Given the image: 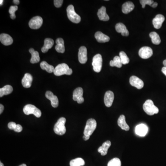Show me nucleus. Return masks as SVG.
I'll use <instances>...</instances> for the list:
<instances>
[{
    "label": "nucleus",
    "instance_id": "f3484780",
    "mask_svg": "<svg viewBox=\"0 0 166 166\" xmlns=\"http://www.w3.org/2000/svg\"><path fill=\"white\" fill-rule=\"evenodd\" d=\"M0 41L5 46L11 45L13 43V39L10 35L7 34L2 33L0 35Z\"/></svg>",
    "mask_w": 166,
    "mask_h": 166
},
{
    "label": "nucleus",
    "instance_id": "2eb2a0df",
    "mask_svg": "<svg viewBox=\"0 0 166 166\" xmlns=\"http://www.w3.org/2000/svg\"><path fill=\"white\" fill-rule=\"evenodd\" d=\"M46 98L51 101V104L54 108H57L59 105V100L57 97L54 95L53 93L50 91H47L45 94Z\"/></svg>",
    "mask_w": 166,
    "mask_h": 166
},
{
    "label": "nucleus",
    "instance_id": "ea45409f",
    "mask_svg": "<svg viewBox=\"0 0 166 166\" xmlns=\"http://www.w3.org/2000/svg\"><path fill=\"white\" fill-rule=\"evenodd\" d=\"M4 106L2 104H0V114H1L4 110Z\"/></svg>",
    "mask_w": 166,
    "mask_h": 166
},
{
    "label": "nucleus",
    "instance_id": "bb28decb",
    "mask_svg": "<svg viewBox=\"0 0 166 166\" xmlns=\"http://www.w3.org/2000/svg\"><path fill=\"white\" fill-rule=\"evenodd\" d=\"M29 52L32 55V58L30 60L31 63L34 64V63H38L40 61V57H39V55L38 51H35L33 48H31L29 49Z\"/></svg>",
    "mask_w": 166,
    "mask_h": 166
},
{
    "label": "nucleus",
    "instance_id": "5701e85b",
    "mask_svg": "<svg viewBox=\"0 0 166 166\" xmlns=\"http://www.w3.org/2000/svg\"><path fill=\"white\" fill-rule=\"evenodd\" d=\"M111 145V143L110 141H107L105 142L103 145L98 148V152L101 153L102 156H105L107 155L108 149L110 147Z\"/></svg>",
    "mask_w": 166,
    "mask_h": 166
},
{
    "label": "nucleus",
    "instance_id": "2f4dec72",
    "mask_svg": "<svg viewBox=\"0 0 166 166\" xmlns=\"http://www.w3.org/2000/svg\"><path fill=\"white\" fill-rule=\"evenodd\" d=\"M84 160L81 158H77L71 160L70 162V166H83L85 165Z\"/></svg>",
    "mask_w": 166,
    "mask_h": 166
},
{
    "label": "nucleus",
    "instance_id": "4468645a",
    "mask_svg": "<svg viewBox=\"0 0 166 166\" xmlns=\"http://www.w3.org/2000/svg\"><path fill=\"white\" fill-rule=\"evenodd\" d=\"M148 131V127L144 124H141L136 125L135 128L136 134L139 136H145L147 134Z\"/></svg>",
    "mask_w": 166,
    "mask_h": 166
},
{
    "label": "nucleus",
    "instance_id": "423d86ee",
    "mask_svg": "<svg viewBox=\"0 0 166 166\" xmlns=\"http://www.w3.org/2000/svg\"><path fill=\"white\" fill-rule=\"evenodd\" d=\"M23 112L26 115L33 114L37 118H39L42 115L41 110L37 108L36 106L32 104H27L24 107Z\"/></svg>",
    "mask_w": 166,
    "mask_h": 166
},
{
    "label": "nucleus",
    "instance_id": "a878e982",
    "mask_svg": "<svg viewBox=\"0 0 166 166\" xmlns=\"http://www.w3.org/2000/svg\"><path fill=\"white\" fill-rule=\"evenodd\" d=\"M134 5L131 1L125 2L123 4L122 7V11L125 14H128L134 10Z\"/></svg>",
    "mask_w": 166,
    "mask_h": 166
},
{
    "label": "nucleus",
    "instance_id": "cd10ccee",
    "mask_svg": "<svg viewBox=\"0 0 166 166\" xmlns=\"http://www.w3.org/2000/svg\"><path fill=\"white\" fill-rule=\"evenodd\" d=\"M13 91V88L12 86L10 85H6L0 89V97H2L5 95L11 94Z\"/></svg>",
    "mask_w": 166,
    "mask_h": 166
},
{
    "label": "nucleus",
    "instance_id": "a19ab883",
    "mask_svg": "<svg viewBox=\"0 0 166 166\" xmlns=\"http://www.w3.org/2000/svg\"><path fill=\"white\" fill-rule=\"evenodd\" d=\"M162 72H163V74H164L166 76V67L164 66V67H162Z\"/></svg>",
    "mask_w": 166,
    "mask_h": 166
},
{
    "label": "nucleus",
    "instance_id": "dca6fc26",
    "mask_svg": "<svg viewBox=\"0 0 166 166\" xmlns=\"http://www.w3.org/2000/svg\"><path fill=\"white\" fill-rule=\"evenodd\" d=\"M164 21H165V17L163 15L157 14L152 21L154 27L156 29H160L162 26V23Z\"/></svg>",
    "mask_w": 166,
    "mask_h": 166
},
{
    "label": "nucleus",
    "instance_id": "393cba45",
    "mask_svg": "<svg viewBox=\"0 0 166 166\" xmlns=\"http://www.w3.org/2000/svg\"><path fill=\"white\" fill-rule=\"evenodd\" d=\"M118 125L121 129L124 130L128 131L129 130V126L126 123L125 121V116L121 115L118 120Z\"/></svg>",
    "mask_w": 166,
    "mask_h": 166
},
{
    "label": "nucleus",
    "instance_id": "9b49d317",
    "mask_svg": "<svg viewBox=\"0 0 166 166\" xmlns=\"http://www.w3.org/2000/svg\"><path fill=\"white\" fill-rule=\"evenodd\" d=\"M130 83L131 86L136 88L138 89H141L144 86V82L138 77L133 76L130 78Z\"/></svg>",
    "mask_w": 166,
    "mask_h": 166
},
{
    "label": "nucleus",
    "instance_id": "c03bdc74",
    "mask_svg": "<svg viewBox=\"0 0 166 166\" xmlns=\"http://www.w3.org/2000/svg\"><path fill=\"white\" fill-rule=\"evenodd\" d=\"M13 3L14 4H16V5H18L19 4V0H13Z\"/></svg>",
    "mask_w": 166,
    "mask_h": 166
},
{
    "label": "nucleus",
    "instance_id": "aec40b11",
    "mask_svg": "<svg viewBox=\"0 0 166 166\" xmlns=\"http://www.w3.org/2000/svg\"><path fill=\"white\" fill-rule=\"evenodd\" d=\"M97 15L100 21H107L109 19V16L106 13V8L105 7H102L98 10Z\"/></svg>",
    "mask_w": 166,
    "mask_h": 166
},
{
    "label": "nucleus",
    "instance_id": "e433bc0d",
    "mask_svg": "<svg viewBox=\"0 0 166 166\" xmlns=\"http://www.w3.org/2000/svg\"><path fill=\"white\" fill-rule=\"evenodd\" d=\"M63 0H55L54 1L55 7H60L63 4Z\"/></svg>",
    "mask_w": 166,
    "mask_h": 166
},
{
    "label": "nucleus",
    "instance_id": "f257e3e1",
    "mask_svg": "<svg viewBox=\"0 0 166 166\" xmlns=\"http://www.w3.org/2000/svg\"><path fill=\"white\" fill-rule=\"evenodd\" d=\"M54 74L57 76H60L65 75H70L72 74V70L66 64L62 63L55 67Z\"/></svg>",
    "mask_w": 166,
    "mask_h": 166
},
{
    "label": "nucleus",
    "instance_id": "c9c22d12",
    "mask_svg": "<svg viewBox=\"0 0 166 166\" xmlns=\"http://www.w3.org/2000/svg\"><path fill=\"white\" fill-rule=\"evenodd\" d=\"M140 2L142 5V8H144L146 5H149L151 6L154 3V1L152 0H140Z\"/></svg>",
    "mask_w": 166,
    "mask_h": 166
},
{
    "label": "nucleus",
    "instance_id": "b1692460",
    "mask_svg": "<svg viewBox=\"0 0 166 166\" xmlns=\"http://www.w3.org/2000/svg\"><path fill=\"white\" fill-rule=\"evenodd\" d=\"M56 45L55 46V50L57 52L64 53L65 51L64 46V41L61 38H58L56 40Z\"/></svg>",
    "mask_w": 166,
    "mask_h": 166
},
{
    "label": "nucleus",
    "instance_id": "f8f14e48",
    "mask_svg": "<svg viewBox=\"0 0 166 166\" xmlns=\"http://www.w3.org/2000/svg\"><path fill=\"white\" fill-rule=\"evenodd\" d=\"M78 57L79 61L81 64H85L87 61V50L85 46H81L79 49Z\"/></svg>",
    "mask_w": 166,
    "mask_h": 166
},
{
    "label": "nucleus",
    "instance_id": "c85d7f7f",
    "mask_svg": "<svg viewBox=\"0 0 166 166\" xmlns=\"http://www.w3.org/2000/svg\"><path fill=\"white\" fill-rule=\"evenodd\" d=\"M40 67L43 70H46L49 73H52L54 71V67L53 66L49 64L46 61H43L40 63Z\"/></svg>",
    "mask_w": 166,
    "mask_h": 166
},
{
    "label": "nucleus",
    "instance_id": "de8ad7c7",
    "mask_svg": "<svg viewBox=\"0 0 166 166\" xmlns=\"http://www.w3.org/2000/svg\"><path fill=\"white\" fill-rule=\"evenodd\" d=\"M0 166H4L3 163L1 162H0Z\"/></svg>",
    "mask_w": 166,
    "mask_h": 166
},
{
    "label": "nucleus",
    "instance_id": "39448f33",
    "mask_svg": "<svg viewBox=\"0 0 166 166\" xmlns=\"http://www.w3.org/2000/svg\"><path fill=\"white\" fill-rule=\"evenodd\" d=\"M97 122L93 119H90L87 121L84 130V135L91 136L97 128Z\"/></svg>",
    "mask_w": 166,
    "mask_h": 166
},
{
    "label": "nucleus",
    "instance_id": "7ed1b4c3",
    "mask_svg": "<svg viewBox=\"0 0 166 166\" xmlns=\"http://www.w3.org/2000/svg\"><path fill=\"white\" fill-rule=\"evenodd\" d=\"M66 121V119L64 117H61L58 120L54 128V131L56 134L63 135L65 134L66 131V129L65 125Z\"/></svg>",
    "mask_w": 166,
    "mask_h": 166
},
{
    "label": "nucleus",
    "instance_id": "473e14b6",
    "mask_svg": "<svg viewBox=\"0 0 166 166\" xmlns=\"http://www.w3.org/2000/svg\"><path fill=\"white\" fill-rule=\"evenodd\" d=\"M120 57L122 65L127 64L129 62V59L126 55L125 52H124V51H121L120 53Z\"/></svg>",
    "mask_w": 166,
    "mask_h": 166
},
{
    "label": "nucleus",
    "instance_id": "1a4fd4ad",
    "mask_svg": "<svg viewBox=\"0 0 166 166\" xmlns=\"http://www.w3.org/2000/svg\"><path fill=\"white\" fill-rule=\"evenodd\" d=\"M139 54L141 58L147 59L153 55V50L150 47L145 46L139 49Z\"/></svg>",
    "mask_w": 166,
    "mask_h": 166
},
{
    "label": "nucleus",
    "instance_id": "a18cd8bd",
    "mask_svg": "<svg viewBox=\"0 0 166 166\" xmlns=\"http://www.w3.org/2000/svg\"><path fill=\"white\" fill-rule=\"evenodd\" d=\"M163 65H164V66H165V67H166V60H164V61H163Z\"/></svg>",
    "mask_w": 166,
    "mask_h": 166
},
{
    "label": "nucleus",
    "instance_id": "49530a36",
    "mask_svg": "<svg viewBox=\"0 0 166 166\" xmlns=\"http://www.w3.org/2000/svg\"><path fill=\"white\" fill-rule=\"evenodd\" d=\"M3 0H1L0 1V5L2 6V4H3Z\"/></svg>",
    "mask_w": 166,
    "mask_h": 166
},
{
    "label": "nucleus",
    "instance_id": "58836bf2",
    "mask_svg": "<svg viewBox=\"0 0 166 166\" xmlns=\"http://www.w3.org/2000/svg\"><path fill=\"white\" fill-rule=\"evenodd\" d=\"M23 128L21 125L17 124V125L15 129L14 130V131L17 133H20L22 131Z\"/></svg>",
    "mask_w": 166,
    "mask_h": 166
},
{
    "label": "nucleus",
    "instance_id": "ddd939ff",
    "mask_svg": "<svg viewBox=\"0 0 166 166\" xmlns=\"http://www.w3.org/2000/svg\"><path fill=\"white\" fill-rule=\"evenodd\" d=\"M114 100V94L112 91H108L105 93L104 95V102L106 107H111L113 103Z\"/></svg>",
    "mask_w": 166,
    "mask_h": 166
},
{
    "label": "nucleus",
    "instance_id": "9d476101",
    "mask_svg": "<svg viewBox=\"0 0 166 166\" xmlns=\"http://www.w3.org/2000/svg\"><path fill=\"white\" fill-rule=\"evenodd\" d=\"M83 90L81 87H78L73 92V100L77 101V103L81 104L84 103V99L83 97Z\"/></svg>",
    "mask_w": 166,
    "mask_h": 166
},
{
    "label": "nucleus",
    "instance_id": "20e7f679",
    "mask_svg": "<svg viewBox=\"0 0 166 166\" xmlns=\"http://www.w3.org/2000/svg\"><path fill=\"white\" fill-rule=\"evenodd\" d=\"M68 18L70 21L74 23L78 24L80 22L81 17L78 14H77L75 10L74 6L70 5L66 9Z\"/></svg>",
    "mask_w": 166,
    "mask_h": 166
},
{
    "label": "nucleus",
    "instance_id": "412c9836",
    "mask_svg": "<svg viewBox=\"0 0 166 166\" xmlns=\"http://www.w3.org/2000/svg\"><path fill=\"white\" fill-rule=\"evenodd\" d=\"M95 37L96 40L99 43H104L108 42L110 40L109 37L101 32H97L95 33Z\"/></svg>",
    "mask_w": 166,
    "mask_h": 166
},
{
    "label": "nucleus",
    "instance_id": "4be33fe9",
    "mask_svg": "<svg viewBox=\"0 0 166 166\" xmlns=\"http://www.w3.org/2000/svg\"><path fill=\"white\" fill-rule=\"evenodd\" d=\"M54 44V40L51 38H46L44 42V45L42 48V52L44 53L48 52V50L51 49Z\"/></svg>",
    "mask_w": 166,
    "mask_h": 166
},
{
    "label": "nucleus",
    "instance_id": "4c0bfd02",
    "mask_svg": "<svg viewBox=\"0 0 166 166\" xmlns=\"http://www.w3.org/2000/svg\"><path fill=\"white\" fill-rule=\"evenodd\" d=\"M17 125V124L14 122H10L8 123V128H9V129L14 130L16 127Z\"/></svg>",
    "mask_w": 166,
    "mask_h": 166
},
{
    "label": "nucleus",
    "instance_id": "6ab92c4d",
    "mask_svg": "<svg viewBox=\"0 0 166 166\" xmlns=\"http://www.w3.org/2000/svg\"><path fill=\"white\" fill-rule=\"evenodd\" d=\"M115 30L118 33H121L123 36H128L129 34L128 31L126 28L125 25L121 23L116 24L115 26Z\"/></svg>",
    "mask_w": 166,
    "mask_h": 166
},
{
    "label": "nucleus",
    "instance_id": "a211bd4d",
    "mask_svg": "<svg viewBox=\"0 0 166 166\" xmlns=\"http://www.w3.org/2000/svg\"><path fill=\"white\" fill-rule=\"evenodd\" d=\"M32 76L30 74L27 73L25 74L22 80V84L24 87L29 88L32 86Z\"/></svg>",
    "mask_w": 166,
    "mask_h": 166
},
{
    "label": "nucleus",
    "instance_id": "c756f323",
    "mask_svg": "<svg viewBox=\"0 0 166 166\" xmlns=\"http://www.w3.org/2000/svg\"><path fill=\"white\" fill-rule=\"evenodd\" d=\"M150 37L151 38L152 43L156 45H158L161 43V40L160 36L156 32H151L150 33Z\"/></svg>",
    "mask_w": 166,
    "mask_h": 166
},
{
    "label": "nucleus",
    "instance_id": "0eeeda50",
    "mask_svg": "<svg viewBox=\"0 0 166 166\" xmlns=\"http://www.w3.org/2000/svg\"><path fill=\"white\" fill-rule=\"evenodd\" d=\"M103 64V59L102 55L100 54L96 55L93 57L92 65L93 67V70L95 72H101Z\"/></svg>",
    "mask_w": 166,
    "mask_h": 166
},
{
    "label": "nucleus",
    "instance_id": "79ce46f5",
    "mask_svg": "<svg viewBox=\"0 0 166 166\" xmlns=\"http://www.w3.org/2000/svg\"><path fill=\"white\" fill-rule=\"evenodd\" d=\"M157 5H158V3L157 2H154L152 5L151 6V7H152L153 8H155L157 6Z\"/></svg>",
    "mask_w": 166,
    "mask_h": 166
},
{
    "label": "nucleus",
    "instance_id": "6e6552de",
    "mask_svg": "<svg viewBox=\"0 0 166 166\" xmlns=\"http://www.w3.org/2000/svg\"><path fill=\"white\" fill-rule=\"evenodd\" d=\"M43 19L40 16H36L32 18L29 23V27L32 29H38L43 25Z\"/></svg>",
    "mask_w": 166,
    "mask_h": 166
},
{
    "label": "nucleus",
    "instance_id": "f03ea898",
    "mask_svg": "<svg viewBox=\"0 0 166 166\" xmlns=\"http://www.w3.org/2000/svg\"><path fill=\"white\" fill-rule=\"evenodd\" d=\"M143 109L146 113L149 115L157 114L159 112V109L154 105L152 100H147L143 105Z\"/></svg>",
    "mask_w": 166,
    "mask_h": 166
},
{
    "label": "nucleus",
    "instance_id": "f704fd0d",
    "mask_svg": "<svg viewBox=\"0 0 166 166\" xmlns=\"http://www.w3.org/2000/svg\"><path fill=\"white\" fill-rule=\"evenodd\" d=\"M18 7L17 6H11L9 9V13L10 14V18L12 19H14L16 18L15 13L17 10Z\"/></svg>",
    "mask_w": 166,
    "mask_h": 166
},
{
    "label": "nucleus",
    "instance_id": "09e8293b",
    "mask_svg": "<svg viewBox=\"0 0 166 166\" xmlns=\"http://www.w3.org/2000/svg\"><path fill=\"white\" fill-rule=\"evenodd\" d=\"M27 166V165H26V164H21V165H20V166Z\"/></svg>",
    "mask_w": 166,
    "mask_h": 166
},
{
    "label": "nucleus",
    "instance_id": "72a5a7b5",
    "mask_svg": "<svg viewBox=\"0 0 166 166\" xmlns=\"http://www.w3.org/2000/svg\"><path fill=\"white\" fill-rule=\"evenodd\" d=\"M108 166H121V161L119 158H113L108 162Z\"/></svg>",
    "mask_w": 166,
    "mask_h": 166
},
{
    "label": "nucleus",
    "instance_id": "37998d69",
    "mask_svg": "<svg viewBox=\"0 0 166 166\" xmlns=\"http://www.w3.org/2000/svg\"><path fill=\"white\" fill-rule=\"evenodd\" d=\"M90 136H86L84 135L83 136V139H84V140L87 141L88 140H89V139H90Z\"/></svg>",
    "mask_w": 166,
    "mask_h": 166
},
{
    "label": "nucleus",
    "instance_id": "7c9ffc66",
    "mask_svg": "<svg viewBox=\"0 0 166 166\" xmlns=\"http://www.w3.org/2000/svg\"><path fill=\"white\" fill-rule=\"evenodd\" d=\"M110 66H116L118 68L122 67V64L121 62L120 56H116L114 58L113 60H111L110 62Z\"/></svg>",
    "mask_w": 166,
    "mask_h": 166
}]
</instances>
